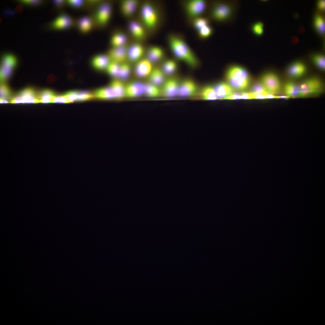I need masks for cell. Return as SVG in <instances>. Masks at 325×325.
<instances>
[{"label":"cell","mask_w":325,"mask_h":325,"mask_svg":"<svg viewBox=\"0 0 325 325\" xmlns=\"http://www.w3.org/2000/svg\"><path fill=\"white\" fill-rule=\"evenodd\" d=\"M168 42L171 51L176 59L192 69L199 66V59L182 38L178 35L172 34L169 36Z\"/></svg>","instance_id":"obj_1"},{"label":"cell","mask_w":325,"mask_h":325,"mask_svg":"<svg viewBox=\"0 0 325 325\" xmlns=\"http://www.w3.org/2000/svg\"><path fill=\"white\" fill-rule=\"evenodd\" d=\"M226 76L228 83L233 89L243 91L249 85L250 78L249 73L241 66L234 65L230 66L227 70Z\"/></svg>","instance_id":"obj_2"},{"label":"cell","mask_w":325,"mask_h":325,"mask_svg":"<svg viewBox=\"0 0 325 325\" xmlns=\"http://www.w3.org/2000/svg\"><path fill=\"white\" fill-rule=\"evenodd\" d=\"M299 98H306L319 95L324 91V85L319 77L312 76L303 81L299 85Z\"/></svg>","instance_id":"obj_3"},{"label":"cell","mask_w":325,"mask_h":325,"mask_svg":"<svg viewBox=\"0 0 325 325\" xmlns=\"http://www.w3.org/2000/svg\"><path fill=\"white\" fill-rule=\"evenodd\" d=\"M234 4L228 2H220L215 4L211 12L212 17L219 22L229 21L233 17L235 11Z\"/></svg>","instance_id":"obj_4"},{"label":"cell","mask_w":325,"mask_h":325,"mask_svg":"<svg viewBox=\"0 0 325 325\" xmlns=\"http://www.w3.org/2000/svg\"><path fill=\"white\" fill-rule=\"evenodd\" d=\"M141 15L142 21L146 27L152 29L156 27L159 22V16L152 5L149 3L143 4L141 8Z\"/></svg>","instance_id":"obj_5"},{"label":"cell","mask_w":325,"mask_h":325,"mask_svg":"<svg viewBox=\"0 0 325 325\" xmlns=\"http://www.w3.org/2000/svg\"><path fill=\"white\" fill-rule=\"evenodd\" d=\"M17 63L14 55L7 53L2 56L0 66V82H6L11 76Z\"/></svg>","instance_id":"obj_6"},{"label":"cell","mask_w":325,"mask_h":325,"mask_svg":"<svg viewBox=\"0 0 325 325\" xmlns=\"http://www.w3.org/2000/svg\"><path fill=\"white\" fill-rule=\"evenodd\" d=\"M260 81L269 94L275 95L281 91V85L280 79L273 72L265 73L261 77Z\"/></svg>","instance_id":"obj_7"},{"label":"cell","mask_w":325,"mask_h":325,"mask_svg":"<svg viewBox=\"0 0 325 325\" xmlns=\"http://www.w3.org/2000/svg\"><path fill=\"white\" fill-rule=\"evenodd\" d=\"M38 91L31 87L26 88L13 96L10 101L12 104L38 103L39 101Z\"/></svg>","instance_id":"obj_8"},{"label":"cell","mask_w":325,"mask_h":325,"mask_svg":"<svg viewBox=\"0 0 325 325\" xmlns=\"http://www.w3.org/2000/svg\"><path fill=\"white\" fill-rule=\"evenodd\" d=\"M198 90V86L195 80L190 78H186L180 81L178 96L190 97L195 95Z\"/></svg>","instance_id":"obj_9"},{"label":"cell","mask_w":325,"mask_h":325,"mask_svg":"<svg viewBox=\"0 0 325 325\" xmlns=\"http://www.w3.org/2000/svg\"><path fill=\"white\" fill-rule=\"evenodd\" d=\"M180 81L172 76L166 79L160 88L161 95L166 98L178 96Z\"/></svg>","instance_id":"obj_10"},{"label":"cell","mask_w":325,"mask_h":325,"mask_svg":"<svg viewBox=\"0 0 325 325\" xmlns=\"http://www.w3.org/2000/svg\"><path fill=\"white\" fill-rule=\"evenodd\" d=\"M206 2L202 0H193L188 2L185 5V10L189 16L194 19L200 16L205 11Z\"/></svg>","instance_id":"obj_11"},{"label":"cell","mask_w":325,"mask_h":325,"mask_svg":"<svg viewBox=\"0 0 325 325\" xmlns=\"http://www.w3.org/2000/svg\"><path fill=\"white\" fill-rule=\"evenodd\" d=\"M153 64L146 58L135 63L134 68L135 76L138 79L148 78L153 69Z\"/></svg>","instance_id":"obj_12"},{"label":"cell","mask_w":325,"mask_h":325,"mask_svg":"<svg viewBox=\"0 0 325 325\" xmlns=\"http://www.w3.org/2000/svg\"><path fill=\"white\" fill-rule=\"evenodd\" d=\"M145 83L134 81L125 85V98H134L144 95Z\"/></svg>","instance_id":"obj_13"},{"label":"cell","mask_w":325,"mask_h":325,"mask_svg":"<svg viewBox=\"0 0 325 325\" xmlns=\"http://www.w3.org/2000/svg\"><path fill=\"white\" fill-rule=\"evenodd\" d=\"M70 102H82L94 98L93 93L86 90H73L64 93Z\"/></svg>","instance_id":"obj_14"},{"label":"cell","mask_w":325,"mask_h":325,"mask_svg":"<svg viewBox=\"0 0 325 325\" xmlns=\"http://www.w3.org/2000/svg\"><path fill=\"white\" fill-rule=\"evenodd\" d=\"M128 48L126 45L113 47L107 54L111 62L119 64L126 62Z\"/></svg>","instance_id":"obj_15"},{"label":"cell","mask_w":325,"mask_h":325,"mask_svg":"<svg viewBox=\"0 0 325 325\" xmlns=\"http://www.w3.org/2000/svg\"><path fill=\"white\" fill-rule=\"evenodd\" d=\"M110 62L107 54H99L92 58L91 63L94 69L98 71L103 72L106 71Z\"/></svg>","instance_id":"obj_16"},{"label":"cell","mask_w":325,"mask_h":325,"mask_svg":"<svg viewBox=\"0 0 325 325\" xmlns=\"http://www.w3.org/2000/svg\"><path fill=\"white\" fill-rule=\"evenodd\" d=\"M110 87L115 100H120L125 98V85L123 82L114 79L108 85Z\"/></svg>","instance_id":"obj_17"},{"label":"cell","mask_w":325,"mask_h":325,"mask_svg":"<svg viewBox=\"0 0 325 325\" xmlns=\"http://www.w3.org/2000/svg\"><path fill=\"white\" fill-rule=\"evenodd\" d=\"M144 54L143 46L139 43L134 44L128 48L127 60L135 63L143 58Z\"/></svg>","instance_id":"obj_18"},{"label":"cell","mask_w":325,"mask_h":325,"mask_svg":"<svg viewBox=\"0 0 325 325\" xmlns=\"http://www.w3.org/2000/svg\"><path fill=\"white\" fill-rule=\"evenodd\" d=\"M111 12L112 8L109 4L105 3L101 5L98 9L96 15L98 23L102 26L106 24L110 19Z\"/></svg>","instance_id":"obj_19"},{"label":"cell","mask_w":325,"mask_h":325,"mask_svg":"<svg viewBox=\"0 0 325 325\" xmlns=\"http://www.w3.org/2000/svg\"><path fill=\"white\" fill-rule=\"evenodd\" d=\"M218 100H223L234 94V89L228 83L220 82L213 85Z\"/></svg>","instance_id":"obj_20"},{"label":"cell","mask_w":325,"mask_h":325,"mask_svg":"<svg viewBox=\"0 0 325 325\" xmlns=\"http://www.w3.org/2000/svg\"><path fill=\"white\" fill-rule=\"evenodd\" d=\"M307 70L305 65L300 61H296L291 64L288 67V75L293 78H300L305 74Z\"/></svg>","instance_id":"obj_21"},{"label":"cell","mask_w":325,"mask_h":325,"mask_svg":"<svg viewBox=\"0 0 325 325\" xmlns=\"http://www.w3.org/2000/svg\"><path fill=\"white\" fill-rule=\"evenodd\" d=\"M147 79L148 82L160 88L166 79V76L160 68H153Z\"/></svg>","instance_id":"obj_22"},{"label":"cell","mask_w":325,"mask_h":325,"mask_svg":"<svg viewBox=\"0 0 325 325\" xmlns=\"http://www.w3.org/2000/svg\"><path fill=\"white\" fill-rule=\"evenodd\" d=\"M164 55L163 50L160 47L153 46L150 47L147 52L146 57L153 64L160 61Z\"/></svg>","instance_id":"obj_23"},{"label":"cell","mask_w":325,"mask_h":325,"mask_svg":"<svg viewBox=\"0 0 325 325\" xmlns=\"http://www.w3.org/2000/svg\"><path fill=\"white\" fill-rule=\"evenodd\" d=\"M72 23V20L70 16L66 14H62L53 22L51 26L54 29H63L70 27Z\"/></svg>","instance_id":"obj_24"},{"label":"cell","mask_w":325,"mask_h":325,"mask_svg":"<svg viewBox=\"0 0 325 325\" xmlns=\"http://www.w3.org/2000/svg\"><path fill=\"white\" fill-rule=\"evenodd\" d=\"M160 68L166 77H171L178 71V65L175 60L168 59L163 62Z\"/></svg>","instance_id":"obj_25"},{"label":"cell","mask_w":325,"mask_h":325,"mask_svg":"<svg viewBox=\"0 0 325 325\" xmlns=\"http://www.w3.org/2000/svg\"><path fill=\"white\" fill-rule=\"evenodd\" d=\"M138 5V1L134 0H127L122 1L120 8L122 14L126 17L132 16L135 12Z\"/></svg>","instance_id":"obj_26"},{"label":"cell","mask_w":325,"mask_h":325,"mask_svg":"<svg viewBox=\"0 0 325 325\" xmlns=\"http://www.w3.org/2000/svg\"><path fill=\"white\" fill-rule=\"evenodd\" d=\"M284 91L285 96L289 98H299V85L292 81H288L284 85Z\"/></svg>","instance_id":"obj_27"},{"label":"cell","mask_w":325,"mask_h":325,"mask_svg":"<svg viewBox=\"0 0 325 325\" xmlns=\"http://www.w3.org/2000/svg\"><path fill=\"white\" fill-rule=\"evenodd\" d=\"M128 28L131 34L135 38L141 39L145 35V31L142 26L135 21H130L128 25Z\"/></svg>","instance_id":"obj_28"},{"label":"cell","mask_w":325,"mask_h":325,"mask_svg":"<svg viewBox=\"0 0 325 325\" xmlns=\"http://www.w3.org/2000/svg\"><path fill=\"white\" fill-rule=\"evenodd\" d=\"M200 96L203 100L214 101L218 100L213 85H206L203 86L200 91Z\"/></svg>","instance_id":"obj_29"},{"label":"cell","mask_w":325,"mask_h":325,"mask_svg":"<svg viewBox=\"0 0 325 325\" xmlns=\"http://www.w3.org/2000/svg\"><path fill=\"white\" fill-rule=\"evenodd\" d=\"M55 91L49 89H45L38 91V97L39 103H52L53 98L56 95Z\"/></svg>","instance_id":"obj_30"},{"label":"cell","mask_w":325,"mask_h":325,"mask_svg":"<svg viewBox=\"0 0 325 325\" xmlns=\"http://www.w3.org/2000/svg\"><path fill=\"white\" fill-rule=\"evenodd\" d=\"M144 95L149 98H157L161 95V88L148 82L145 83Z\"/></svg>","instance_id":"obj_31"},{"label":"cell","mask_w":325,"mask_h":325,"mask_svg":"<svg viewBox=\"0 0 325 325\" xmlns=\"http://www.w3.org/2000/svg\"><path fill=\"white\" fill-rule=\"evenodd\" d=\"M128 40L127 36L122 32L115 33L112 36L111 43L113 47L126 45Z\"/></svg>","instance_id":"obj_32"},{"label":"cell","mask_w":325,"mask_h":325,"mask_svg":"<svg viewBox=\"0 0 325 325\" xmlns=\"http://www.w3.org/2000/svg\"><path fill=\"white\" fill-rule=\"evenodd\" d=\"M132 71V68L130 64L126 62L121 64L117 79L123 82L127 80L130 77Z\"/></svg>","instance_id":"obj_33"},{"label":"cell","mask_w":325,"mask_h":325,"mask_svg":"<svg viewBox=\"0 0 325 325\" xmlns=\"http://www.w3.org/2000/svg\"><path fill=\"white\" fill-rule=\"evenodd\" d=\"M79 26L81 32L83 33L88 32L92 27V21L91 18L87 17H84L80 20Z\"/></svg>","instance_id":"obj_34"},{"label":"cell","mask_w":325,"mask_h":325,"mask_svg":"<svg viewBox=\"0 0 325 325\" xmlns=\"http://www.w3.org/2000/svg\"><path fill=\"white\" fill-rule=\"evenodd\" d=\"M0 99L10 101L13 96L11 88L6 82H0Z\"/></svg>","instance_id":"obj_35"},{"label":"cell","mask_w":325,"mask_h":325,"mask_svg":"<svg viewBox=\"0 0 325 325\" xmlns=\"http://www.w3.org/2000/svg\"><path fill=\"white\" fill-rule=\"evenodd\" d=\"M120 64L111 62L107 69L106 71L107 74L114 79L118 78Z\"/></svg>","instance_id":"obj_36"},{"label":"cell","mask_w":325,"mask_h":325,"mask_svg":"<svg viewBox=\"0 0 325 325\" xmlns=\"http://www.w3.org/2000/svg\"><path fill=\"white\" fill-rule=\"evenodd\" d=\"M312 60L316 66L320 70L324 71L325 69V56L323 54H316L312 57Z\"/></svg>","instance_id":"obj_37"},{"label":"cell","mask_w":325,"mask_h":325,"mask_svg":"<svg viewBox=\"0 0 325 325\" xmlns=\"http://www.w3.org/2000/svg\"><path fill=\"white\" fill-rule=\"evenodd\" d=\"M314 25L317 30L321 34L325 32V21L321 16L317 15L314 20Z\"/></svg>","instance_id":"obj_38"},{"label":"cell","mask_w":325,"mask_h":325,"mask_svg":"<svg viewBox=\"0 0 325 325\" xmlns=\"http://www.w3.org/2000/svg\"><path fill=\"white\" fill-rule=\"evenodd\" d=\"M209 20L206 18L199 17L194 19L193 25L197 31L203 27L209 25Z\"/></svg>","instance_id":"obj_39"},{"label":"cell","mask_w":325,"mask_h":325,"mask_svg":"<svg viewBox=\"0 0 325 325\" xmlns=\"http://www.w3.org/2000/svg\"><path fill=\"white\" fill-rule=\"evenodd\" d=\"M251 90L250 92L256 94L265 95L269 94L260 81L255 82L253 85Z\"/></svg>","instance_id":"obj_40"},{"label":"cell","mask_w":325,"mask_h":325,"mask_svg":"<svg viewBox=\"0 0 325 325\" xmlns=\"http://www.w3.org/2000/svg\"><path fill=\"white\" fill-rule=\"evenodd\" d=\"M198 32L200 37L205 39L209 37L212 35L213 29L209 25H208L201 29Z\"/></svg>","instance_id":"obj_41"},{"label":"cell","mask_w":325,"mask_h":325,"mask_svg":"<svg viewBox=\"0 0 325 325\" xmlns=\"http://www.w3.org/2000/svg\"><path fill=\"white\" fill-rule=\"evenodd\" d=\"M263 23L261 22H258L252 25L251 29L254 34L257 36H260L263 32Z\"/></svg>","instance_id":"obj_42"},{"label":"cell","mask_w":325,"mask_h":325,"mask_svg":"<svg viewBox=\"0 0 325 325\" xmlns=\"http://www.w3.org/2000/svg\"><path fill=\"white\" fill-rule=\"evenodd\" d=\"M52 103H70L64 94L56 95L53 98Z\"/></svg>","instance_id":"obj_43"},{"label":"cell","mask_w":325,"mask_h":325,"mask_svg":"<svg viewBox=\"0 0 325 325\" xmlns=\"http://www.w3.org/2000/svg\"><path fill=\"white\" fill-rule=\"evenodd\" d=\"M20 3L30 6H37L42 3V1L40 0H21L19 1Z\"/></svg>","instance_id":"obj_44"},{"label":"cell","mask_w":325,"mask_h":325,"mask_svg":"<svg viewBox=\"0 0 325 325\" xmlns=\"http://www.w3.org/2000/svg\"><path fill=\"white\" fill-rule=\"evenodd\" d=\"M68 3L75 8L81 7L83 4V2L80 0H70L68 1Z\"/></svg>","instance_id":"obj_45"},{"label":"cell","mask_w":325,"mask_h":325,"mask_svg":"<svg viewBox=\"0 0 325 325\" xmlns=\"http://www.w3.org/2000/svg\"><path fill=\"white\" fill-rule=\"evenodd\" d=\"M241 98V94L234 93L226 97L224 100H238Z\"/></svg>","instance_id":"obj_46"},{"label":"cell","mask_w":325,"mask_h":325,"mask_svg":"<svg viewBox=\"0 0 325 325\" xmlns=\"http://www.w3.org/2000/svg\"><path fill=\"white\" fill-rule=\"evenodd\" d=\"M56 80V77L53 74L49 75L47 78V81L50 84L54 83Z\"/></svg>","instance_id":"obj_47"},{"label":"cell","mask_w":325,"mask_h":325,"mask_svg":"<svg viewBox=\"0 0 325 325\" xmlns=\"http://www.w3.org/2000/svg\"><path fill=\"white\" fill-rule=\"evenodd\" d=\"M23 8L22 6L18 5L17 6L14 10L15 14H20L21 13L23 10Z\"/></svg>","instance_id":"obj_48"},{"label":"cell","mask_w":325,"mask_h":325,"mask_svg":"<svg viewBox=\"0 0 325 325\" xmlns=\"http://www.w3.org/2000/svg\"><path fill=\"white\" fill-rule=\"evenodd\" d=\"M318 6L320 9L324 10L325 9V1H319L318 3Z\"/></svg>","instance_id":"obj_49"},{"label":"cell","mask_w":325,"mask_h":325,"mask_svg":"<svg viewBox=\"0 0 325 325\" xmlns=\"http://www.w3.org/2000/svg\"><path fill=\"white\" fill-rule=\"evenodd\" d=\"M4 11V13L7 15L13 16L16 14L14 11L11 9H6Z\"/></svg>","instance_id":"obj_50"},{"label":"cell","mask_w":325,"mask_h":325,"mask_svg":"<svg viewBox=\"0 0 325 325\" xmlns=\"http://www.w3.org/2000/svg\"><path fill=\"white\" fill-rule=\"evenodd\" d=\"M53 2L56 5L59 7L62 6L64 3V1L62 0H55Z\"/></svg>","instance_id":"obj_51"},{"label":"cell","mask_w":325,"mask_h":325,"mask_svg":"<svg viewBox=\"0 0 325 325\" xmlns=\"http://www.w3.org/2000/svg\"><path fill=\"white\" fill-rule=\"evenodd\" d=\"M0 103H1V104L8 103H10V101H8L7 100H5V99H0Z\"/></svg>","instance_id":"obj_52"}]
</instances>
